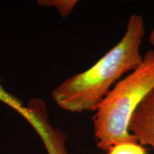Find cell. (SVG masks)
<instances>
[{"instance_id": "cell-1", "label": "cell", "mask_w": 154, "mask_h": 154, "mask_svg": "<svg viewBox=\"0 0 154 154\" xmlns=\"http://www.w3.org/2000/svg\"><path fill=\"white\" fill-rule=\"evenodd\" d=\"M144 35L143 17L131 14L124 36L114 47L89 69L66 79L53 90L51 96L57 105L73 113L95 111L111 86L140 66Z\"/></svg>"}, {"instance_id": "cell-4", "label": "cell", "mask_w": 154, "mask_h": 154, "mask_svg": "<svg viewBox=\"0 0 154 154\" xmlns=\"http://www.w3.org/2000/svg\"><path fill=\"white\" fill-rule=\"evenodd\" d=\"M0 101L3 102L20 113L33 126L36 132L41 131L46 121V109L40 101L25 107L22 102L5 90L0 83Z\"/></svg>"}, {"instance_id": "cell-7", "label": "cell", "mask_w": 154, "mask_h": 154, "mask_svg": "<svg viewBox=\"0 0 154 154\" xmlns=\"http://www.w3.org/2000/svg\"><path fill=\"white\" fill-rule=\"evenodd\" d=\"M149 43L151 45L153 46L154 47V26L152 29L151 34H150L149 36Z\"/></svg>"}, {"instance_id": "cell-3", "label": "cell", "mask_w": 154, "mask_h": 154, "mask_svg": "<svg viewBox=\"0 0 154 154\" xmlns=\"http://www.w3.org/2000/svg\"><path fill=\"white\" fill-rule=\"evenodd\" d=\"M128 130L140 145L151 146L154 149V88L135 111Z\"/></svg>"}, {"instance_id": "cell-6", "label": "cell", "mask_w": 154, "mask_h": 154, "mask_svg": "<svg viewBox=\"0 0 154 154\" xmlns=\"http://www.w3.org/2000/svg\"><path fill=\"white\" fill-rule=\"evenodd\" d=\"M46 5L54 6L58 9L60 14L63 17H66L72 12L78 2L74 0H66V1H47Z\"/></svg>"}, {"instance_id": "cell-5", "label": "cell", "mask_w": 154, "mask_h": 154, "mask_svg": "<svg viewBox=\"0 0 154 154\" xmlns=\"http://www.w3.org/2000/svg\"><path fill=\"white\" fill-rule=\"evenodd\" d=\"M104 154H147L146 149L138 143L124 142L111 146Z\"/></svg>"}, {"instance_id": "cell-2", "label": "cell", "mask_w": 154, "mask_h": 154, "mask_svg": "<svg viewBox=\"0 0 154 154\" xmlns=\"http://www.w3.org/2000/svg\"><path fill=\"white\" fill-rule=\"evenodd\" d=\"M153 88L154 50L149 49L140 66L116 82L94 111L97 148L106 152L115 144L138 143L128 124L135 111Z\"/></svg>"}]
</instances>
